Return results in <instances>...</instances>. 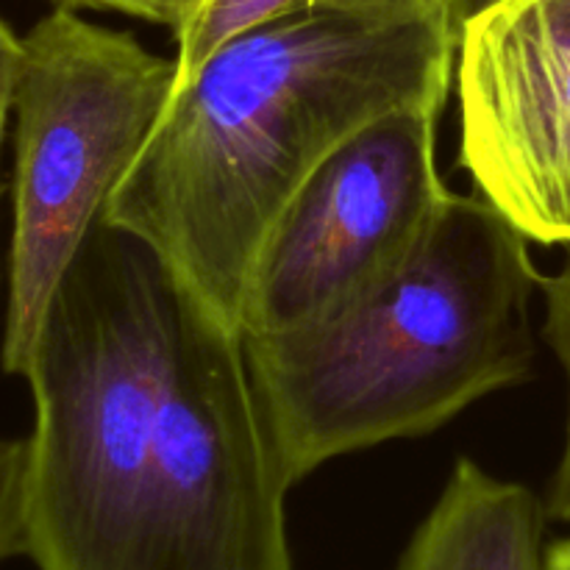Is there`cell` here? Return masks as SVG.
<instances>
[{"label":"cell","mask_w":570,"mask_h":570,"mask_svg":"<svg viewBox=\"0 0 570 570\" xmlns=\"http://www.w3.org/2000/svg\"><path fill=\"white\" fill-rule=\"evenodd\" d=\"M546 504L460 456L395 570H543Z\"/></svg>","instance_id":"7"},{"label":"cell","mask_w":570,"mask_h":570,"mask_svg":"<svg viewBox=\"0 0 570 570\" xmlns=\"http://www.w3.org/2000/svg\"><path fill=\"white\" fill-rule=\"evenodd\" d=\"M26 440L0 438V562L26 557Z\"/></svg>","instance_id":"10"},{"label":"cell","mask_w":570,"mask_h":570,"mask_svg":"<svg viewBox=\"0 0 570 570\" xmlns=\"http://www.w3.org/2000/svg\"><path fill=\"white\" fill-rule=\"evenodd\" d=\"M65 9H92V11H117V14L137 17V20L156 22L176 31L181 22V0H53Z\"/></svg>","instance_id":"11"},{"label":"cell","mask_w":570,"mask_h":570,"mask_svg":"<svg viewBox=\"0 0 570 570\" xmlns=\"http://www.w3.org/2000/svg\"><path fill=\"white\" fill-rule=\"evenodd\" d=\"M301 9H334L360 11V14L384 17H412L443 11L440 0H200L198 9L184 20L176 33V67L178 78L193 72L217 45L226 42L234 33L273 20L278 14Z\"/></svg>","instance_id":"8"},{"label":"cell","mask_w":570,"mask_h":570,"mask_svg":"<svg viewBox=\"0 0 570 570\" xmlns=\"http://www.w3.org/2000/svg\"><path fill=\"white\" fill-rule=\"evenodd\" d=\"M543 570H570V538L560 540L546 551Z\"/></svg>","instance_id":"14"},{"label":"cell","mask_w":570,"mask_h":570,"mask_svg":"<svg viewBox=\"0 0 570 570\" xmlns=\"http://www.w3.org/2000/svg\"><path fill=\"white\" fill-rule=\"evenodd\" d=\"M501 3H504V0H440V9H443L445 22H449L451 37H454V42H460V37L465 33L468 26H473L479 17L499 9Z\"/></svg>","instance_id":"13"},{"label":"cell","mask_w":570,"mask_h":570,"mask_svg":"<svg viewBox=\"0 0 570 570\" xmlns=\"http://www.w3.org/2000/svg\"><path fill=\"white\" fill-rule=\"evenodd\" d=\"M22 379L39 570H295L243 334L134 234L89 232Z\"/></svg>","instance_id":"1"},{"label":"cell","mask_w":570,"mask_h":570,"mask_svg":"<svg viewBox=\"0 0 570 570\" xmlns=\"http://www.w3.org/2000/svg\"><path fill=\"white\" fill-rule=\"evenodd\" d=\"M198 3H200V0H181V22H178V28H181L184 20H187V17L193 14L195 9H198ZM178 28H176V31H178Z\"/></svg>","instance_id":"15"},{"label":"cell","mask_w":570,"mask_h":570,"mask_svg":"<svg viewBox=\"0 0 570 570\" xmlns=\"http://www.w3.org/2000/svg\"><path fill=\"white\" fill-rule=\"evenodd\" d=\"M460 165L534 245L570 248V0H504L456 42Z\"/></svg>","instance_id":"6"},{"label":"cell","mask_w":570,"mask_h":570,"mask_svg":"<svg viewBox=\"0 0 570 570\" xmlns=\"http://www.w3.org/2000/svg\"><path fill=\"white\" fill-rule=\"evenodd\" d=\"M532 239L482 195L445 198L415 254L337 315L243 337L287 482L387 440L423 438L532 376Z\"/></svg>","instance_id":"3"},{"label":"cell","mask_w":570,"mask_h":570,"mask_svg":"<svg viewBox=\"0 0 570 570\" xmlns=\"http://www.w3.org/2000/svg\"><path fill=\"white\" fill-rule=\"evenodd\" d=\"M176 59L56 6L22 37L0 367L26 376L61 278L176 92Z\"/></svg>","instance_id":"4"},{"label":"cell","mask_w":570,"mask_h":570,"mask_svg":"<svg viewBox=\"0 0 570 570\" xmlns=\"http://www.w3.org/2000/svg\"><path fill=\"white\" fill-rule=\"evenodd\" d=\"M22 56V37H17L6 20L0 17V150H3L6 126H9V115L14 111V87H17V70H20Z\"/></svg>","instance_id":"12"},{"label":"cell","mask_w":570,"mask_h":570,"mask_svg":"<svg viewBox=\"0 0 570 570\" xmlns=\"http://www.w3.org/2000/svg\"><path fill=\"white\" fill-rule=\"evenodd\" d=\"M440 106H404L340 142L267 234L243 337L315 326L393 276L451 195L438 170Z\"/></svg>","instance_id":"5"},{"label":"cell","mask_w":570,"mask_h":570,"mask_svg":"<svg viewBox=\"0 0 570 570\" xmlns=\"http://www.w3.org/2000/svg\"><path fill=\"white\" fill-rule=\"evenodd\" d=\"M540 293H543V301H546L543 340L551 345L557 360H560L562 371H566L568 393H570V254L566 256V265H562L554 276H543V282H540ZM546 512H549V518H554V521L568 523L570 527V399H568L566 451H562L560 468H557L554 479H551Z\"/></svg>","instance_id":"9"},{"label":"cell","mask_w":570,"mask_h":570,"mask_svg":"<svg viewBox=\"0 0 570 570\" xmlns=\"http://www.w3.org/2000/svg\"><path fill=\"white\" fill-rule=\"evenodd\" d=\"M454 59L443 11L301 9L256 22L178 78L104 223L239 332L262 245L306 178L376 117L443 109Z\"/></svg>","instance_id":"2"}]
</instances>
